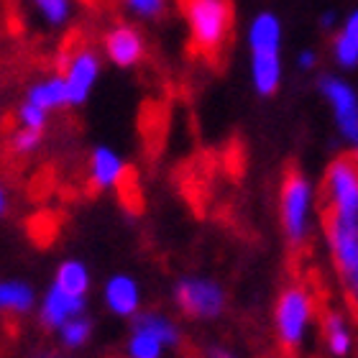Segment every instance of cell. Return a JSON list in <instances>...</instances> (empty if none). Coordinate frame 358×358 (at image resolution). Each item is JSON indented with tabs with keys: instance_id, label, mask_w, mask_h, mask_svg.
<instances>
[{
	"instance_id": "obj_1",
	"label": "cell",
	"mask_w": 358,
	"mask_h": 358,
	"mask_svg": "<svg viewBox=\"0 0 358 358\" xmlns=\"http://www.w3.org/2000/svg\"><path fill=\"white\" fill-rule=\"evenodd\" d=\"M189 49L197 57L215 62L233 34V3L231 0H182Z\"/></svg>"
},
{
	"instance_id": "obj_2",
	"label": "cell",
	"mask_w": 358,
	"mask_h": 358,
	"mask_svg": "<svg viewBox=\"0 0 358 358\" xmlns=\"http://www.w3.org/2000/svg\"><path fill=\"white\" fill-rule=\"evenodd\" d=\"M251 83L256 95L271 97L282 85V21L274 13H259L248 26Z\"/></svg>"
},
{
	"instance_id": "obj_3",
	"label": "cell",
	"mask_w": 358,
	"mask_h": 358,
	"mask_svg": "<svg viewBox=\"0 0 358 358\" xmlns=\"http://www.w3.org/2000/svg\"><path fill=\"white\" fill-rule=\"evenodd\" d=\"M315 185L299 166H289L279 187V225L287 243L299 248L310 238L315 210Z\"/></svg>"
},
{
	"instance_id": "obj_4",
	"label": "cell",
	"mask_w": 358,
	"mask_h": 358,
	"mask_svg": "<svg viewBox=\"0 0 358 358\" xmlns=\"http://www.w3.org/2000/svg\"><path fill=\"white\" fill-rule=\"evenodd\" d=\"M315 322V297L305 284H287L274 302L276 341L287 353H294L305 345Z\"/></svg>"
},
{
	"instance_id": "obj_5",
	"label": "cell",
	"mask_w": 358,
	"mask_h": 358,
	"mask_svg": "<svg viewBox=\"0 0 358 358\" xmlns=\"http://www.w3.org/2000/svg\"><path fill=\"white\" fill-rule=\"evenodd\" d=\"M322 233H325V243H328L341 289H343L348 305L358 313V220L325 213Z\"/></svg>"
},
{
	"instance_id": "obj_6",
	"label": "cell",
	"mask_w": 358,
	"mask_h": 358,
	"mask_svg": "<svg viewBox=\"0 0 358 358\" xmlns=\"http://www.w3.org/2000/svg\"><path fill=\"white\" fill-rule=\"evenodd\" d=\"M182 341L177 322L162 310H141L131 317L126 341V358H164Z\"/></svg>"
},
{
	"instance_id": "obj_7",
	"label": "cell",
	"mask_w": 358,
	"mask_h": 358,
	"mask_svg": "<svg viewBox=\"0 0 358 358\" xmlns=\"http://www.w3.org/2000/svg\"><path fill=\"white\" fill-rule=\"evenodd\" d=\"M172 299L174 307L189 320H217L228 307L223 284L202 274L179 276L172 287Z\"/></svg>"
},
{
	"instance_id": "obj_8",
	"label": "cell",
	"mask_w": 358,
	"mask_h": 358,
	"mask_svg": "<svg viewBox=\"0 0 358 358\" xmlns=\"http://www.w3.org/2000/svg\"><path fill=\"white\" fill-rule=\"evenodd\" d=\"M322 200L325 213L358 220V159H333L322 174Z\"/></svg>"
},
{
	"instance_id": "obj_9",
	"label": "cell",
	"mask_w": 358,
	"mask_h": 358,
	"mask_svg": "<svg viewBox=\"0 0 358 358\" xmlns=\"http://www.w3.org/2000/svg\"><path fill=\"white\" fill-rule=\"evenodd\" d=\"M320 95L325 97L336 128L345 146L351 149V157L358 159V92L351 85L336 75H322L317 83Z\"/></svg>"
},
{
	"instance_id": "obj_10",
	"label": "cell",
	"mask_w": 358,
	"mask_h": 358,
	"mask_svg": "<svg viewBox=\"0 0 358 358\" xmlns=\"http://www.w3.org/2000/svg\"><path fill=\"white\" fill-rule=\"evenodd\" d=\"M62 75L67 80L69 103H72V108H80V105L87 103L90 92L97 85V77H100V57H97L95 49L83 46V49H77V52L67 54L62 59Z\"/></svg>"
},
{
	"instance_id": "obj_11",
	"label": "cell",
	"mask_w": 358,
	"mask_h": 358,
	"mask_svg": "<svg viewBox=\"0 0 358 358\" xmlns=\"http://www.w3.org/2000/svg\"><path fill=\"white\" fill-rule=\"evenodd\" d=\"M85 307H87V297L72 294V292L62 289V287H57V284L52 282L49 289L38 299L36 315H38L41 328L57 333L64 322H69L72 317H77V315H85Z\"/></svg>"
},
{
	"instance_id": "obj_12",
	"label": "cell",
	"mask_w": 358,
	"mask_h": 358,
	"mask_svg": "<svg viewBox=\"0 0 358 358\" xmlns=\"http://www.w3.org/2000/svg\"><path fill=\"white\" fill-rule=\"evenodd\" d=\"M103 302L108 313L131 320L141 313V284L136 282V276L123 274V271L108 276V282L103 284Z\"/></svg>"
},
{
	"instance_id": "obj_13",
	"label": "cell",
	"mask_w": 358,
	"mask_h": 358,
	"mask_svg": "<svg viewBox=\"0 0 358 358\" xmlns=\"http://www.w3.org/2000/svg\"><path fill=\"white\" fill-rule=\"evenodd\" d=\"M103 49H105V57L120 69L136 67L143 59V54H146V44H143L141 31L128 26V23H118V26H113L105 34Z\"/></svg>"
},
{
	"instance_id": "obj_14",
	"label": "cell",
	"mask_w": 358,
	"mask_h": 358,
	"mask_svg": "<svg viewBox=\"0 0 358 358\" xmlns=\"http://www.w3.org/2000/svg\"><path fill=\"white\" fill-rule=\"evenodd\" d=\"M128 174L126 159L120 157L113 146H95L90 151V185L95 187L97 192L113 189L118 187Z\"/></svg>"
},
{
	"instance_id": "obj_15",
	"label": "cell",
	"mask_w": 358,
	"mask_h": 358,
	"mask_svg": "<svg viewBox=\"0 0 358 358\" xmlns=\"http://www.w3.org/2000/svg\"><path fill=\"white\" fill-rule=\"evenodd\" d=\"M322 341L333 358H351L353 353V328L348 317L338 310H328L322 315Z\"/></svg>"
},
{
	"instance_id": "obj_16",
	"label": "cell",
	"mask_w": 358,
	"mask_h": 358,
	"mask_svg": "<svg viewBox=\"0 0 358 358\" xmlns=\"http://www.w3.org/2000/svg\"><path fill=\"white\" fill-rule=\"evenodd\" d=\"M26 100L41 105V108L49 113L62 110V108H72L64 75H49V77H44V80H38V83H34L26 90Z\"/></svg>"
},
{
	"instance_id": "obj_17",
	"label": "cell",
	"mask_w": 358,
	"mask_h": 358,
	"mask_svg": "<svg viewBox=\"0 0 358 358\" xmlns=\"http://www.w3.org/2000/svg\"><path fill=\"white\" fill-rule=\"evenodd\" d=\"M38 307L34 287L21 279H3L0 282V310L13 317H26Z\"/></svg>"
},
{
	"instance_id": "obj_18",
	"label": "cell",
	"mask_w": 358,
	"mask_h": 358,
	"mask_svg": "<svg viewBox=\"0 0 358 358\" xmlns=\"http://www.w3.org/2000/svg\"><path fill=\"white\" fill-rule=\"evenodd\" d=\"M54 284L62 287V289L72 292V294H80V297H87L90 292V268L80 259H64L59 266L54 268Z\"/></svg>"
},
{
	"instance_id": "obj_19",
	"label": "cell",
	"mask_w": 358,
	"mask_h": 358,
	"mask_svg": "<svg viewBox=\"0 0 358 358\" xmlns=\"http://www.w3.org/2000/svg\"><path fill=\"white\" fill-rule=\"evenodd\" d=\"M92 330H95V325H92L87 315H77V317H72L57 330V336H59V343L64 351H80V348H85L90 343Z\"/></svg>"
},
{
	"instance_id": "obj_20",
	"label": "cell",
	"mask_w": 358,
	"mask_h": 358,
	"mask_svg": "<svg viewBox=\"0 0 358 358\" xmlns=\"http://www.w3.org/2000/svg\"><path fill=\"white\" fill-rule=\"evenodd\" d=\"M10 151H13L15 157H31V154H36L41 149V143H44V134L41 131H31V128H15L10 138Z\"/></svg>"
},
{
	"instance_id": "obj_21",
	"label": "cell",
	"mask_w": 358,
	"mask_h": 358,
	"mask_svg": "<svg viewBox=\"0 0 358 358\" xmlns=\"http://www.w3.org/2000/svg\"><path fill=\"white\" fill-rule=\"evenodd\" d=\"M15 120L21 128H31V131H46V123H49V110H44L41 105L31 103L23 97V103L15 108Z\"/></svg>"
},
{
	"instance_id": "obj_22",
	"label": "cell",
	"mask_w": 358,
	"mask_h": 358,
	"mask_svg": "<svg viewBox=\"0 0 358 358\" xmlns=\"http://www.w3.org/2000/svg\"><path fill=\"white\" fill-rule=\"evenodd\" d=\"M330 49H333V59H336L343 69H356L358 67V44L345 36L343 31L336 34Z\"/></svg>"
},
{
	"instance_id": "obj_23",
	"label": "cell",
	"mask_w": 358,
	"mask_h": 358,
	"mask_svg": "<svg viewBox=\"0 0 358 358\" xmlns=\"http://www.w3.org/2000/svg\"><path fill=\"white\" fill-rule=\"evenodd\" d=\"M128 13H134L136 18L143 21H157L166 10V0H123Z\"/></svg>"
},
{
	"instance_id": "obj_24",
	"label": "cell",
	"mask_w": 358,
	"mask_h": 358,
	"mask_svg": "<svg viewBox=\"0 0 358 358\" xmlns=\"http://www.w3.org/2000/svg\"><path fill=\"white\" fill-rule=\"evenodd\" d=\"M49 26H62L69 18V0H34Z\"/></svg>"
},
{
	"instance_id": "obj_25",
	"label": "cell",
	"mask_w": 358,
	"mask_h": 358,
	"mask_svg": "<svg viewBox=\"0 0 358 358\" xmlns=\"http://www.w3.org/2000/svg\"><path fill=\"white\" fill-rule=\"evenodd\" d=\"M315 64H317V54H315L313 49H302L297 57V67L310 72V69H315Z\"/></svg>"
},
{
	"instance_id": "obj_26",
	"label": "cell",
	"mask_w": 358,
	"mask_h": 358,
	"mask_svg": "<svg viewBox=\"0 0 358 358\" xmlns=\"http://www.w3.org/2000/svg\"><path fill=\"white\" fill-rule=\"evenodd\" d=\"M341 31H343V34L351 38V41H356V44H358V10H353V13L345 18L343 29H341Z\"/></svg>"
},
{
	"instance_id": "obj_27",
	"label": "cell",
	"mask_w": 358,
	"mask_h": 358,
	"mask_svg": "<svg viewBox=\"0 0 358 358\" xmlns=\"http://www.w3.org/2000/svg\"><path fill=\"white\" fill-rule=\"evenodd\" d=\"M205 358H238L231 348H225V345H210L205 348Z\"/></svg>"
},
{
	"instance_id": "obj_28",
	"label": "cell",
	"mask_w": 358,
	"mask_h": 358,
	"mask_svg": "<svg viewBox=\"0 0 358 358\" xmlns=\"http://www.w3.org/2000/svg\"><path fill=\"white\" fill-rule=\"evenodd\" d=\"M336 23H338V15L333 13V10H328V13H322V18H320V26L325 31H330V29H336Z\"/></svg>"
},
{
	"instance_id": "obj_29",
	"label": "cell",
	"mask_w": 358,
	"mask_h": 358,
	"mask_svg": "<svg viewBox=\"0 0 358 358\" xmlns=\"http://www.w3.org/2000/svg\"><path fill=\"white\" fill-rule=\"evenodd\" d=\"M29 358H64V353H59V351H36V353H31Z\"/></svg>"
},
{
	"instance_id": "obj_30",
	"label": "cell",
	"mask_w": 358,
	"mask_h": 358,
	"mask_svg": "<svg viewBox=\"0 0 358 358\" xmlns=\"http://www.w3.org/2000/svg\"><path fill=\"white\" fill-rule=\"evenodd\" d=\"M6 213H8V192L0 189V215H6Z\"/></svg>"
},
{
	"instance_id": "obj_31",
	"label": "cell",
	"mask_w": 358,
	"mask_h": 358,
	"mask_svg": "<svg viewBox=\"0 0 358 358\" xmlns=\"http://www.w3.org/2000/svg\"><path fill=\"white\" fill-rule=\"evenodd\" d=\"M85 3H90V0H85Z\"/></svg>"
}]
</instances>
